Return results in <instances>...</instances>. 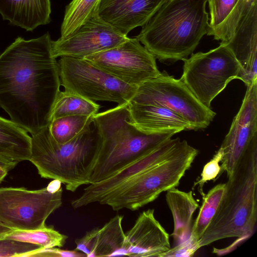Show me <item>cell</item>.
<instances>
[{
	"label": "cell",
	"mask_w": 257,
	"mask_h": 257,
	"mask_svg": "<svg viewBox=\"0 0 257 257\" xmlns=\"http://www.w3.org/2000/svg\"><path fill=\"white\" fill-rule=\"evenodd\" d=\"M166 0H102L99 16L124 35L143 27Z\"/></svg>",
	"instance_id": "obj_17"
},
{
	"label": "cell",
	"mask_w": 257,
	"mask_h": 257,
	"mask_svg": "<svg viewBox=\"0 0 257 257\" xmlns=\"http://www.w3.org/2000/svg\"><path fill=\"white\" fill-rule=\"evenodd\" d=\"M42 248V246L32 243L0 238V257L27 256Z\"/></svg>",
	"instance_id": "obj_30"
},
{
	"label": "cell",
	"mask_w": 257,
	"mask_h": 257,
	"mask_svg": "<svg viewBox=\"0 0 257 257\" xmlns=\"http://www.w3.org/2000/svg\"><path fill=\"white\" fill-rule=\"evenodd\" d=\"M2 238L36 244L44 248L62 247L67 236L60 233L51 227L34 230L12 229Z\"/></svg>",
	"instance_id": "obj_27"
},
{
	"label": "cell",
	"mask_w": 257,
	"mask_h": 257,
	"mask_svg": "<svg viewBox=\"0 0 257 257\" xmlns=\"http://www.w3.org/2000/svg\"><path fill=\"white\" fill-rule=\"evenodd\" d=\"M94 115H74L60 117L51 120L48 126L53 139L58 143H67L87 130Z\"/></svg>",
	"instance_id": "obj_25"
},
{
	"label": "cell",
	"mask_w": 257,
	"mask_h": 257,
	"mask_svg": "<svg viewBox=\"0 0 257 257\" xmlns=\"http://www.w3.org/2000/svg\"><path fill=\"white\" fill-rule=\"evenodd\" d=\"M31 137L12 120L0 116V156L17 162L29 161Z\"/></svg>",
	"instance_id": "obj_21"
},
{
	"label": "cell",
	"mask_w": 257,
	"mask_h": 257,
	"mask_svg": "<svg viewBox=\"0 0 257 257\" xmlns=\"http://www.w3.org/2000/svg\"><path fill=\"white\" fill-rule=\"evenodd\" d=\"M8 171L0 168V183H1L8 173Z\"/></svg>",
	"instance_id": "obj_38"
},
{
	"label": "cell",
	"mask_w": 257,
	"mask_h": 257,
	"mask_svg": "<svg viewBox=\"0 0 257 257\" xmlns=\"http://www.w3.org/2000/svg\"><path fill=\"white\" fill-rule=\"evenodd\" d=\"M102 0H72L66 7L61 26L60 38L75 32L85 22L99 15Z\"/></svg>",
	"instance_id": "obj_24"
},
{
	"label": "cell",
	"mask_w": 257,
	"mask_h": 257,
	"mask_svg": "<svg viewBox=\"0 0 257 257\" xmlns=\"http://www.w3.org/2000/svg\"><path fill=\"white\" fill-rule=\"evenodd\" d=\"M62 187L51 192L46 187L0 188V223L13 229L34 230L45 227L48 217L62 204Z\"/></svg>",
	"instance_id": "obj_10"
},
{
	"label": "cell",
	"mask_w": 257,
	"mask_h": 257,
	"mask_svg": "<svg viewBox=\"0 0 257 257\" xmlns=\"http://www.w3.org/2000/svg\"><path fill=\"white\" fill-rule=\"evenodd\" d=\"M93 122L99 143L88 174V183L102 181L174 134H146L130 120L128 103L97 113Z\"/></svg>",
	"instance_id": "obj_4"
},
{
	"label": "cell",
	"mask_w": 257,
	"mask_h": 257,
	"mask_svg": "<svg viewBox=\"0 0 257 257\" xmlns=\"http://www.w3.org/2000/svg\"><path fill=\"white\" fill-rule=\"evenodd\" d=\"M182 143L179 138L169 139L139 157L110 177L87 185L81 195L73 200L75 209L93 203H100L112 192L124 185L145 171L171 157Z\"/></svg>",
	"instance_id": "obj_12"
},
{
	"label": "cell",
	"mask_w": 257,
	"mask_h": 257,
	"mask_svg": "<svg viewBox=\"0 0 257 257\" xmlns=\"http://www.w3.org/2000/svg\"><path fill=\"white\" fill-rule=\"evenodd\" d=\"M207 0H166L136 38L162 62L183 60L206 34Z\"/></svg>",
	"instance_id": "obj_2"
},
{
	"label": "cell",
	"mask_w": 257,
	"mask_h": 257,
	"mask_svg": "<svg viewBox=\"0 0 257 257\" xmlns=\"http://www.w3.org/2000/svg\"><path fill=\"white\" fill-rule=\"evenodd\" d=\"M256 4L257 0H238L224 21L207 35L221 41V43L227 42L233 35L242 17Z\"/></svg>",
	"instance_id": "obj_28"
},
{
	"label": "cell",
	"mask_w": 257,
	"mask_h": 257,
	"mask_svg": "<svg viewBox=\"0 0 257 257\" xmlns=\"http://www.w3.org/2000/svg\"><path fill=\"white\" fill-rule=\"evenodd\" d=\"M95 66L129 85L138 87L161 72L156 59L136 38L84 58Z\"/></svg>",
	"instance_id": "obj_11"
},
{
	"label": "cell",
	"mask_w": 257,
	"mask_h": 257,
	"mask_svg": "<svg viewBox=\"0 0 257 257\" xmlns=\"http://www.w3.org/2000/svg\"><path fill=\"white\" fill-rule=\"evenodd\" d=\"M257 222V137L251 142L232 174L217 210L198 241L201 247L222 239L243 241Z\"/></svg>",
	"instance_id": "obj_3"
},
{
	"label": "cell",
	"mask_w": 257,
	"mask_h": 257,
	"mask_svg": "<svg viewBox=\"0 0 257 257\" xmlns=\"http://www.w3.org/2000/svg\"><path fill=\"white\" fill-rule=\"evenodd\" d=\"M226 189V183L219 184L203 196V202L192 228L191 236L200 238L214 216Z\"/></svg>",
	"instance_id": "obj_26"
},
{
	"label": "cell",
	"mask_w": 257,
	"mask_h": 257,
	"mask_svg": "<svg viewBox=\"0 0 257 257\" xmlns=\"http://www.w3.org/2000/svg\"><path fill=\"white\" fill-rule=\"evenodd\" d=\"M50 0H0V14L9 24L33 31L51 22Z\"/></svg>",
	"instance_id": "obj_19"
},
{
	"label": "cell",
	"mask_w": 257,
	"mask_h": 257,
	"mask_svg": "<svg viewBox=\"0 0 257 257\" xmlns=\"http://www.w3.org/2000/svg\"><path fill=\"white\" fill-rule=\"evenodd\" d=\"M246 86L240 108L220 147L223 154L220 173L225 171L228 178L257 137V80Z\"/></svg>",
	"instance_id": "obj_14"
},
{
	"label": "cell",
	"mask_w": 257,
	"mask_h": 257,
	"mask_svg": "<svg viewBox=\"0 0 257 257\" xmlns=\"http://www.w3.org/2000/svg\"><path fill=\"white\" fill-rule=\"evenodd\" d=\"M198 154V150L182 140L173 156L145 171L100 204L108 205L114 211L138 210L154 201L161 193L178 186Z\"/></svg>",
	"instance_id": "obj_6"
},
{
	"label": "cell",
	"mask_w": 257,
	"mask_h": 257,
	"mask_svg": "<svg viewBox=\"0 0 257 257\" xmlns=\"http://www.w3.org/2000/svg\"><path fill=\"white\" fill-rule=\"evenodd\" d=\"M181 80L197 99L210 108L212 100L232 80L240 79V67L223 43L206 52L192 53L184 59Z\"/></svg>",
	"instance_id": "obj_7"
},
{
	"label": "cell",
	"mask_w": 257,
	"mask_h": 257,
	"mask_svg": "<svg viewBox=\"0 0 257 257\" xmlns=\"http://www.w3.org/2000/svg\"><path fill=\"white\" fill-rule=\"evenodd\" d=\"M122 219L123 216L117 215L101 228H97L90 257L128 256Z\"/></svg>",
	"instance_id": "obj_22"
},
{
	"label": "cell",
	"mask_w": 257,
	"mask_h": 257,
	"mask_svg": "<svg viewBox=\"0 0 257 257\" xmlns=\"http://www.w3.org/2000/svg\"><path fill=\"white\" fill-rule=\"evenodd\" d=\"M48 32L18 37L0 54V106L31 135L47 127L60 91L58 61Z\"/></svg>",
	"instance_id": "obj_1"
},
{
	"label": "cell",
	"mask_w": 257,
	"mask_h": 257,
	"mask_svg": "<svg viewBox=\"0 0 257 257\" xmlns=\"http://www.w3.org/2000/svg\"><path fill=\"white\" fill-rule=\"evenodd\" d=\"M166 200L173 218L174 230L171 235L175 246L190 237L193 215L199 204L192 191L185 192L176 187L167 191Z\"/></svg>",
	"instance_id": "obj_20"
},
{
	"label": "cell",
	"mask_w": 257,
	"mask_h": 257,
	"mask_svg": "<svg viewBox=\"0 0 257 257\" xmlns=\"http://www.w3.org/2000/svg\"><path fill=\"white\" fill-rule=\"evenodd\" d=\"M125 242L131 257H160L171 248L169 235L156 219L153 209L139 214L125 233Z\"/></svg>",
	"instance_id": "obj_15"
},
{
	"label": "cell",
	"mask_w": 257,
	"mask_h": 257,
	"mask_svg": "<svg viewBox=\"0 0 257 257\" xmlns=\"http://www.w3.org/2000/svg\"><path fill=\"white\" fill-rule=\"evenodd\" d=\"M130 101L166 107L182 117L195 131L206 128L216 115L197 99L181 79L164 71L139 86Z\"/></svg>",
	"instance_id": "obj_9"
},
{
	"label": "cell",
	"mask_w": 257,
	"mask_h": 257,
	"mask_svg": "<svg viewBox=\"0 0 257 257\" xmlns=\"http://www.w3.org/2000/svg\"><path fill=\"white\" fill-rule=\"evenodd\" d=\"M61 182L58 180H53L46 187L47 189L51 192H55L61 188Z\"/></svg>",
	"instance_id": "obj_36"
},
{
	"label": "cell",
	"mask_w": 257,
	"mask_h": 257,
	"mask_svg": "<svg viewBox=\"0 0 257 257\" xmlns=\"http://www.w3.org/2000/svg\"><path fill=\"white\" fill-rule=\"evenodd\" d=\"M97 228H94L87 232L82 237L76 239L75 241L76 245L75 250L83 252L87 257H90L94 248Z\"/></svg>",
	"instance_id": "obj_34"
},
{
	"label": "cell",
	"mask_w": 257,
	"mask_h": 257,
	"mask_svg": "<svg viewBox=\"0 0 257 257\" xmlns=\"http://www.w3.org/2000/svg\"><path fill=\"white\" fill-rule=\"evenodd\" d=\"M198 241L191 235L186 241L170 248L160 257H190L199 248Z\"/></svg>",
	"instance_id": "obj_32"
},
{
	"label": "cell",
	"mask_w": 257,
	"mask_h": 257,
	"mask_svg": "<svg viewBox=\"0 0 257 257\" xmlns=\"http://www.w3.org/2000/svg\"><path fill=\"white\" fill-rule=\"evenodd\" d=\"M12 229L11 228L0 223V238H2L6 234L10 232Z\"/></svg>",
	"instance_id": "obj_37"
},
{
	"label": "cell",
	"mask_w": 257,
	"mask_h": 257,
	"mask_svg": "<svg viewBox=\"0 0 257 257\" xmlns=\"http://www.w3.org/2000/svg\"><path fill=\"white\" fill-rule=\"evenodd\" d=\"M61 85L64 90L96 102L128 103L137 87L125 84L84 59L61 57L58 61Z\"/></svg>",
	"instance_id": "obj_8"
},
{
	"label": "cell",
	"mask_w": 257,
	"mask_h": 257,
	"mask_svg": "<svg viewBox=\"0 0 257 257\" xmlns=\"http://www.w3.org/2000/svg\"><path fill=\"white\" fill-rule=\"evenodd\" d=\"M99 107L96 102L76 93L65 90L60 91L52 108L50 121L67 115H94L98 113Z\"/></svg>",
	"instance_id": "obj_23"
},
{
	"label": "cell",
	"mask_w": 257,
	"mask_h": 257,
	"mask_svg": "<svg viewBox=\"0 0 257 257\" xmlns=\"http://www.w3.org/2000/svg\"><path fill=\"white\" fill-rule=\"evenodd\" d=\"M97 15L85 22L69 36L52 41L53 56L78 58L116 47L128 39Z\"/></svg>",
	"instance_id": "obj_13"
},
{
	"label": "cell",
	"mask_w": 257,
	"mask_h": 257,
	"mask_svg": "<svg viewBox=\"0 0 257 257\" xmlns=\"http://www.w3.org/2000/svg\"><path fill=\"white\" fill-rule=\"evenodd\" d=\"M128 108L131 123L145 134L175 135L191 130L185 119L166 107L130 101Z\"/></svg>",
	"instance_id": "obj_18"
},
{
	"label": "cell",
	"mask_w": 257,
	"mask_h": 257,
	"mask_svg": "<svg viewBox=\"0 0 257 257\" xmlns=\"http://www.w3.org/2000/svg\"><path fill=\"white\" fill-rule=\"evenodd\" d=\"M240 67V79L246 85L257 80V4L242 17L226 43Z\"/></svg>",
	"instance_id": "obj_16"
},
{
	"label": "cell",
	"mask_w": 257,
	"mask_h": 257,
	"mask_svg": "<svg viewBox=\"0 0 257 257\" xmlns=\"http://www.w3.org/2000/svg\"><path fill=\"white\" fill-rule=\"evenodd\" d=\"M223 156V152L219 148L212 159L204 165L201 174V178L196 182V184L199 185L200 192L202 196L205 194L202 189L204 183L215 179L220 174L221 167L219 163L221 162Z\"/></svg>",
	"instance_id": "obj_31"
},
{
	"label": "cell",
	"mask_w": 257,
	"mask_h": 257,
	"mask_svg": "<svg viewBox=\"0 0 257 257\" xmlns=\"http://www.w3.org/2000/svg\"><path fill=\"white\" fill-rule=\"evenodd\" d=\"M18 164L17 162L0 156V168L8 172L13 170Z\"/></svg>",
	"instance_id": "obj_35"
},
{
	"label": "cell",
	"mask_w": 257,
	"mask_h": 257,
	"mask_svg": "<svg viewBox=\"0 0 257 257\" xmlns=\"http://www.w3.org/2000/svg\"><path fill=\"white\" fill-rule=\"evenodd\" d=\"M238 0H207L210 16L208 35L226 19Z\"/></svg>",
	"instance_id": "obj_29"
},
{
	"label": "cell",
	"mask_w": 257,
	"mask_h": 257,
	"mask_svg": "<svg viewBox=\"0 0 257 257\" xmlns=\"http://www.w3.org/2000/svg\"><path fill=\"white\" fill-rule=\"evenodd\" d=\"M82 257L86 256L83 252L74 250H63L56 247L42 248L29 254L27 257Z\"/></svg>",
	"instance_id": "obj_33"
},
{
	"label": "cell",
	"mask_w": 257,
	"mask_h": 257,
	"mask_svg": "<svg viewBox=\"0 0 257 257\" xmlns=\"http://www.w3.org/2000/svg\"><path fill=\"white\" fill-rule=\"evenodd\" d=\"M92 122L85 132L63 144L57 143L45 127L32 135L30 161L43 178L58 180L74 192L88 185V174L99 143Z\"/></svg>",
	"instance_id": "obj_5"
}]
</instances>
